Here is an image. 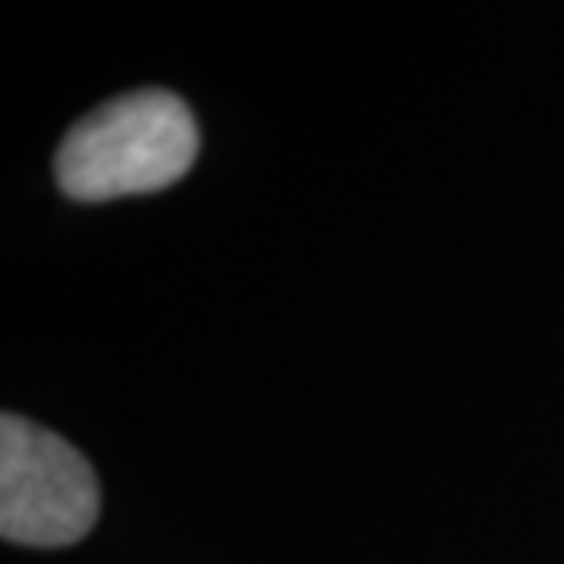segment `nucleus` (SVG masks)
I'll use <instances>...</instances> for the list:
<instances>
[{"label":"nucleus","mask_w":564,"mask_h":564,"mask_svg":"<svg viewBox=\"0 0 564 564\" xmlns=\"http://www.w3.org/2000/svg\"><path fill=\"white\" fill-rule=\"evenodd\" d=\"M198 126L165 88H140L96 107L55 151V180L77 202L151 195L195 165Z\"/></svg>","instance_id":"obj_1"},{"label":"nucleus","mask_w":564,"mask_h":564,"mask_svg":"<svg viewBox=\"0 0 564 564\" xmlns=\"http://www.w3.org/2000/svg\"><path fill=\"white\" fill-rule=\"evenodd\" d=\"M99 480L77 447L19 414L0 419V535L19 546H70L93 532Z\"/></svg>","instance_id":"obj_2"}]
</instances>
